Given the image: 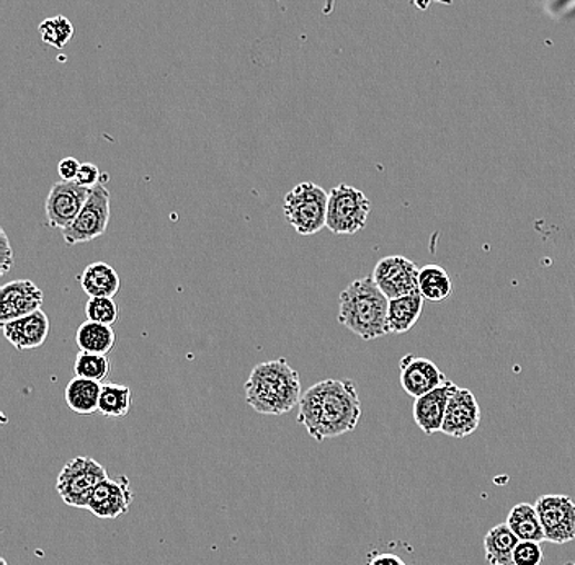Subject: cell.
Wrapping results in <instances>:
<instances>
[{"label": "cell", "instance_id": "6da1fadb", "mask_svg": "<svg viewBox=\"0 0 575 565\" xmlns=\"http://www.w3.org/2000/svg\"><path fill=\"white\" fill-rule=\"evenodd\" d=\"M360 418L357 385L350 379H326L303 394L296 420L320 443L354 432Z\"/></svg>", "mask_w": 575, "mask_h": 565}, {"label": "cell", "instance_id": "7a4b0ae2", "mask_svg": "<svg viewBox=\"0 0 575 565\" xmlns=\"http://www.w3.org/2000/svg\"><path fill=\"white\" fill-rule=\"evenodd\" d=\"M246 403L261 415H285L299 406L301 376L285 358L259 363L246 381Z\"/></svg>", "mask_w": 575, "mask_h": 565}, {"label": "cell", "instance_id": "3957f363", "mask_svg": "<svg viewBox=\"0 0 575 565\" xmlns=\"http://www.w3.org/2000/svg\"><path fill=\"white\" fill-rule=\"evenodd\" d=\"M389 299L373 277L351 281L339 299V323L361 340L385 337L388 330Z\"/></svg>", "mask_w": 575, "mask_h": 565}, {"label": "cell", "instance_id": "277c9868", "mask_svg": "<svg viewBox=\"0 0 575 565\" xmlns=\"http://www.w3.org/2000/svg\"><path fill=\"white\" fill-rule=\"evenodd\" d=\"M327 206L329 194L313 181H303L285 197V218L296 232L314 236L327 228Z\"/></svg>", "mask_w": 575, "mask_h": 565}, {"label": "cell", "instance_id": "5b68a950", "mask_svg": "<svg viewBox=\"0 0 575 565\" xmlns=\"http://www.w3.org/2000/svg\"><path fill=\"white\" fill-rule=\"evenodd\" d=\"M371 201L364 191L350 185H337L329 191L327 229L337 236H351L365 228Z\"/></svg>", "mask_w": 575, "mask_h": 565}, {"label": "cell", "instance_id": "8992f818", "mask_svg": "<svg viewBox=\"0 0 575 565\" xmlns=\"http://www.w3.org/2000/svg\"><path fill=\"white\" fill-rule=\"evenodd\" d=\"M105 479H108V474L102 464L89 456H78L62 467L56 490L69 507L87 508L93 488Z\"/></svg>", "mask_w": 575, "mask_h": 565}, {"label": "cell", "instance_id": "52a82bcc", "mask_svg": "<svg viewBox=\"0 0 575 565\" xmlns=\"http://www.w3.org/2000/svg\"><path fill=\"white\" fill-rule=\"evenodd\" d=\"M110 222V191L103 181L90 190L89 200L80 209L78 218L62 229V239L68 246L90 242L99 239L108 229Z\"/></svg>", "mask_w": 575, "mask_h": 565}, {"label": "cell", "instance_id": "ba28073f", "mask_svg": "<svg viewBox=\"0 0 575 565\" xmlns=\"http://www.w3.org/2000/svg\"><path fill=\"white\" fill-rule=\"evenodd\" d=\"M546 541L567 544L575 539V502L569 495L548 494L536 500Z\"/></svg>", "mask_w": 575, "mask_h": 565}, {"label": "cell", "instance_id": "9c48e42d", "mask_svg": "<svg viewBox=\"0 0 575 565\" xmlns=\"http://www.w3.org/2000/svg\"><path fill=\"white\" fill-rule=\"evenodd\" d=\"M418 274L420 267L409 258L389 256L376 264L371 277L388 299H394L418 291Z\"/></svg>", "mask_w": 575, "mask_h": 565}, {"label": "cell", "instance_id": "30bf717a", "mask_svg": "<svg viewBox=\"0 0 575 565\" xmlns=\"http://www.w3.org/2000/svg\"><path fill=\"white\" fill-rule=\"evenodd\" d=\"M90 190L92 188L82 187L78 181L61 180L52 185L44 205L48 226L51 229L68 228L89 200Z\"/></svg>", "mask_w": 575, "mask_h": 565}, {"label": "cell", "instance_id": "8fae6325", "mask_svg": "<svg viewBox=\"0 0 575 565\" xmlns=\"http://www.w3.org/2000/svg\"><path fill=\"white\" fill-rule=\"evenodd\" d=\"M135 494L127 476L105 479L93 488L87 502V511L103 519H117L130 512Z\"/></svg>", "mask_w": 575, "mask_h": 565}, {"label": "cell", "instance_id": "7c38bea8", "mask_svg": "<svg viewBox=\"0 0 575 565\" xmlns=\"http://www.w3.org/2000/svg\"><path fill=\"white\" fill-rule=\"evenodd\" d=\"M480 407L468 387H456L446 409L442 434L456 439L468 438L479 428Z\"/></svg>", "mask_w": 575, "mask_h": 565}, {"label": "cell", "instance_id": "4fadbf2b", "mask_svg": "<svg viewBox=\"0 0 575 565\" xmlns=\"http://www.w3.org/2000/svg\"><path fill=\"white\" fill-rule=\"evenodd\" d=\"M43 291L31 280L6 282L0 289V323L20 319L43 306Z\"/></svg>", "mask_w": 575, "mask_h": 565}, {"label": "cell", "instance_id": "5bb4252c", "mask_svg": "<svg viewBox=\"0 0 575 565\" xmlns=\"http://www.w3.org/2000/svg\"><path fill=\"white\" fill-rule=\"evenodd\" d=\"M400 386L406 394L417 397L425 396L430 390L444 386L446 381L445 373L428 358L417 357V355H406L399 363Z\"/></svg>", "mask_w": 575, "mask_h": 565}, {"label": "cell", "instance_id": "9a60e30c", "mask_svg": "<svg viewBox=\"0 0 575 565\" xmlns=\"http://www.w3.org/2000/svg\"><path fill=\"white\" fill-rule=\"evenodd\" d=\"M50 329V319L41 309L20 317V319L2 324L3 337L19 351L40 348L47 341Z\"/></svg>", "mask_w": 575, "mask_h": 565}, {"label": "cell", "instance_id": "2e32d148", "mask_svg": "<svg viewBox=\"0 0 575 565\" xmlns=\"http://www.w3.org/2000/svg\"><path fill=\"white\" fill-rule=\"evenodd\" d=\"M456 387L458 386L455 383L446 381L444 386L430 390L425 396L417 397L413 409L414 420L425 435L442 432L446 409H448L449 399H452Z\"/></svg>", "mask_w": 575, "mask_h": 565}, {"label": "cell", "instance_id": "e0dca14e", "mask_svg": "<svg viewBox=\"0 0 575 565\" xmlns=\"http://www.w3.org/2000/svg\"><path fill=\"white\" fill-rule=\"evenodd\" d=\"M78 280L80 288L89 295V298H96V296L113 298L121 288L120 275L105 261L87 265Z\"/></svg>", "mask_w": 575, "mask_h": 565}, {"label": "cell", "instance_id": "ac0fdd59", "mask_svg": "<svg viewBox=\"0 0 575 565\" xmlns=\"http://www.w3.org/2000/svg\"><path fill=\"white\" fill-rule=\"evenodd\" d=\"M424 296L420 291L413 295L400 296V298L389 299L388 309V330L389 334H406L413 329L420 319L424 310Z\"/></svg>", "mask_w": 575, "mask_h": 565}, {"label": "cell", "instance_id": "d6986e66", "mask_svg": "<svg viewBox=\"0 0 575 565\" xmlns=\"http://www.w3.org/2000/svg\"><path fill=\"white\" fill-rule=\"evenodd\" d=\"M102 386V383L76 376L66 387V404H68L69 409L78 415L97 414L99 412Z\"/></svg>", "mask_w": 575, "mask_h": 565}, {"label": "cell", "instance_id": "ffe728a7", "mask_svg": "<svg viewBox=\"0 0 575 565\" xmlns=\"http://www.w3.org/2000/svg\"><path fill=\"white\" fill-rule=\"evenodd\" d=\"M521 539L507 523L494 526L484 538V553L490 565H514V551Z\"/></svg>", "mask_w": 575, "mask_h": 565}, {"label": "cell", "instance_id": "44dd1931", "mask_svg": "<svg viewBox=\"0 0 575 565\" xmlns=\"http://www.w3.org/2000/svg\"><path fill=\"white\" fill-rule=\"evenodd\" d=\"M76 344H78L80 351L108 355L117 344V335H115L111 326L86 320V323L80 324L78 333H76Z\"/></svg>", "mask_w": 575, "mask_h": 565}, {"label": "cell", "instance_id": "7402d4cb", "mask_svg": "<svg viewBox=\"0 0 575 565\" xmlns=\"http://www.w3.org/2000/svg\"><path fill=\"white\" fill-rule=\"evenodd\" d=\"M507 525L521 541H546L545 529L535 505L518 504L508 512Z\"/></svg>", "mask_w": 575, "mask_h": 565}, {"label": "cell", "instance_id": "603a6c76", "mask_svg": "<svg viewBox=\"0 0 575 565\" xmlns=\"http://www.w3.org/2000/svg\"><path fill=\"white\" fill-rule=\"evenodd\" d=\"M418 291L427 301H445L453 293V282L448 271L437 264L425 265L418 274Z\"/></svg>", "mask_w": 575, "mask_h": 565}, {"label": "cell", "instance_id": "cb8c5ba5", "mask_svg": "<svg viewBox=\"0 0 575 565\" xmlns=\"http://www.w3.org/2000/svg\"><path fill=\"white\" fill-rule=\"evenodd\" d=\"M132 390L130 386L103 385L100 394V414L105 417L121 418L130 414Z\"/></svg>", "mask_w": 575, "mask_h": 565}, {"label": "cell", "instance_id": "d4e9b609", "mask_svg": "<svg viewBox=\"0 0 575 565\" xmlns=\"http://www.w3.org/2000/svg\"><path fill=\"white\" fill-rule=\"evenodd\" d=\"M38 33L43 43L50 44L56 50H62L75 37V27L68 17L56 16L43 20L38 27Z\"/></svg>", "mask_w": 575, "mask_h": 565}, {"label": "cell", "instance_id": "484cf974", "mask_svg": "<svg viewBox=\"0 0 575 565\" xmlns=\"http://www.w3.org/2000/svg\"><path fill=\"white\" fill-rule=\"evenodd\" d=\"M110 360L108 355L87 354L80 351L76 357L75 373L79 378L92 379V381L103 383L110 375Z\"/></svg>", "mask_w": 575, "mask_h": 565}, {"label": "cell", "instance_id": "4316f807", "mask_svg": "<svg viewBox=\"0 0 575 565\" xmlns=\"http://www.w3.org/2000/svg\"><path fill=\"white\" fill-rule=\"evenodd\" d=\"M86 316L87 320H92V323L113 326L120 319V308H118L113 298L96 296V298H89V301H87Z\"/></svg>", "mask_w": 575, "mask_h": 565}, {"label": "cell", "instance_id": "83f0119b", "mask_svg": "<svg viewBox=\"0 0 575 565\" xmlns=\"http://www.w3.org/2000/svg\"><path fill=\"white\" fill-rule=\"evenodd\" d=\"M542 543L536 541H521L514 551V565H542Z\"/></svg>", "mask_w": 575, "mask_h": 565}, {"label": "cell", "instance_id": "f1b7e54d", "mask_svg": "<svg viewBox=\"0 0 575 565\" xmlns=\"http://www.w3.org/2000/svg\"><path fill=\"white\" fill-rule=\"evenodd\" d=\"M0 240H2V244H0V275L6 277L12 270L16 260H13V249L10 246L9 237L3 229H0Z\"/></svg>", "mask_w": 575, "mask_h": 565}, {"label": "cell", "instance_id": "f546056e", "mask_svg": "<svg viewBox=\"0 0 575 565\" xmlns=\"http://www.w3.org/2000/svg\"><path fill=\"white\" fill-rule=\"evenodd\" d=\"M103 177L100 174L99 167L96 163L83 162L80 166L79 176L76 181L82 187L93 188L96 185H99L102 181Z\"/></svg>", "mask_w": 575, "mask_h": 565}, {"label": "cell", "instance_id": "4dcf8cb0", "mask_svg": "<svg viewBox=\"0 0 575 565\" xmlns=\"http://www.w3.org/2000/svg\"><path fill=\"white\" fill-rule=\"evenodd\" d=\"M80 166L82 163L79 162L75 157H66L61 162L58 163V174L65 181H76L79 176Z\"/></svg>", "mask_w": 575, "mask_h": 565}, {"label": "cell", "instance_id": "1f68e13d", "mask_svg": "<svg viewBox=\"0 0 575 565\" xmlns=\"http://www.w3.org/2000/svg\"><path fill=\"white\" fill-rule=\"evenodd\" d=\"M368 565H407L400 559L399 556L391 553H381L373 556L371 559L368 561Z\"/></svg>", "mask_w": 575, "mask_h": 565}, {"label": "cell", "instance_id": "d6a6232c", "mask_svg": "<svg viewBox=\"0 0 575 565\" xmlns=\"http://www.w3.org/2000/svg\"><path fill=\"white\" fill-rule=\"evenodd\" d=\"M413 2L416 3L418 10H427L434 0H413ZM438 2H442V0H438Z\"/></svg>", "mask_w": 575, "mask_h": 565}, {"label": "cell", "instance_id": "836d02e7", "mask_svg": "<svg viewBox=\"0 0 575 565\" xmlns=\"http://www.w3.org/2000/svg\"><path fill=\"white\" fill-rule=\"evenodd\" d=\"M452 0H442V3H449Z\"/></svg>", "mask_w": 575, "mask_h": 565}]
</instances>
